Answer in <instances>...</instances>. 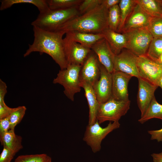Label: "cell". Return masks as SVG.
<instances>
[{
    "label": "cell",
    "mask_w": 162,
    "mask_h": 162,
    "mask_svg": "<svg viewBox=\"0 0 162 162\" xmlns=\"http://www.w3.org/2000/svg\"><path fill=\"white\" fill-rule=\"evenodd\" d=\"M34 40L32 44L24 54L26 57L34 52L40 54L46 53L50 56L60 67V69L66 68L68 65L64 51V34L60 31H50L33 26Z\"/></svg>",
    "instance_id": "6da1fadb"
},
{
    "label": "cell",
    "mask_w": 162,
    "mask_h": 162,
    "mask_svg": "<svg viewBox=\"0 0 162 162\" xmlns=\"http://www.w3.org/2000/svg\"><path fill=\"white\" fill-rule=\"evenodd\" d=\"M108 10L102 4L93 10L68 21L56 31L64 34L71 32L102 33L109 28Z\"/></svg>",
    "instance_id": "7a4b0ae2"
},
{
    "label": "cell",
    "mask_w": 162,
    "mask_h": 162,
    "mask_svg": "<svg viewBox=\"0 0 162 162\" xmlns=\"http://www.w3.org/2000/svg\"><path fill=\"white\" fill-rule=\"evenodd\" d=\"M78 8L54 10L49 9L39 13L31 25L45 30L55 31L68 21L80 15Z\"/></svg>",
    "instance_id": "3957f363"
},
{
    "label": "cell",
    "mask_w": 162,
    "mask_h": 162,
    "mask_svg": "<svg viewBox=\"0 0 162 162\" xmlns=\"http://www.w3.org/2000/svg\"><path fill=\"white\" fill-rule=\"evenodd\" d=\"M81 67L74 64H69L66 68L59 70L53 81V83L58 84L63 87L64 94L72 101L74 100L75 94L81 89L80 74Z\"/></svg>",
    "instance_id": "277c9868"
},
{
    "label": "cell",
    "mask_w": 162,
    "mask_h": 162,
    "mask_svg": "<svg viewBox=\"0 0 162 162\" xmlns=\"http://www.w3.org/2000/svg\"><path fill=\"white\" fill-rule=\"evenodd\" d=\"M130 101L118 100L112 97L106 102L99 104L97 120L100 124L106 121L118 122L127 113Z\"/></svg>",
    "instance_id": "5b68a950"
},
{
    "label": "cell",
    "mask_w": 162,
    "mask_h": 162,
    "mask_svg": "<svg viewBox=\"0 0 162 162\" xmlns=\"http://www.w3.org/2000/svg\"><path fill=\"white\" fill-rule=\"evenodd\" d=\"M97 120L93 124L86 127L83 140L89 146L92 151L96 153L100 151L101 142L110 133L119 128L118 122H110L107 126L102 128Z\"/></svg>",
    "instance_id": "8992f818"
},
{
    "label": "cell",
    "mask_w": 162,
    "mask_h": 162,
    "mask_svg": "<svg viewBox=\"0 0 162 162\" xmlns=\"http://www.w3.org/2000/svg\"><path fill=\"white\" fill-rule=\"evenodd\" d=\"M124 33L128 37L126 49L137 56L146 55L154 38L147 28L132 29Z\"/></svg>",
    "instance_id": "52a82bcc"
},
{
    "label": "cell",
    "mask_w": 162,
    "mask_h": 162,
    "mask_svg": "<svg viewBox=\"0 0 162 162\" xmlns=\"http://www.w3.org/2000/svg\"><path fill=\"white\" fill-rule=\"evenodd\" d=\"M137 65L139 77L158 86L159 81L162 77V64L144 55L138 56Z\"/></svg>",
    "instance_id": "ba28073f"
},
{
    "label": "cell",
    "mask_w": 162,
    "mask_h": 162,
    "mask_svg": "<svg viewBox=\"0 0 162 162\" xmlns=\"http://www.w3.org/2000/svg\"><path fill=\"white\" fill-rule=\"evenodd\" d=\"M63 39L65 52L68 64H74L82 66L91 52V49L66 36Z\"/></svg>",
    "instance_id": "9c48e42d"
},
{
    "label": "cell",
    "mask_w": 162,
    "mask_h": 162,
    "mask_svg": "<svg viewBox=\"0 0 162 162\" xmlns=\"http://www.w3.org/2000/svg\"><path fill=\"white\" fill-rule=\"evenodd\" d=\"M138 57L130 50L124 49L116 55L114 71L123 72L138 78L139 77L137 65Z\"/></svg>",
    "instance_id": "30bf717a"
},
{
    "label": "cell",
    "mask_w": 162,
    "mask_h": 162,
    "mask_svg": "<svg viewBox=\"0 0 162 162\" xmlns=\"http://www.w3.org/2000/svg\"><path fill=\"white\" fill-rule=\"evenodd\" d=\"M100 64L97 55L92 50L82 66L80 74V83H86L93 86L100 77Z\"/></svg>",
    "instance_id": "8fae6325"
},
{
    "label": "cell",
    "mask_w": 162,
    "mask_h": 162,
    "mask_svg": "<svg viewBox=\"0 0 162 162\" xmlns=\"http://www.w3.org/2000/svg\"><path fill=\"white\" fill-rule=\"evenodd\" d=\"M100 78L92 86L99 104L106 102L111 98L112 87V74L100 63Z\"/></svg>",
    "instance_id": "7c38bea8"
},
{
    "label": "cell",
    "mask_w": 162,
    "mask_h": 162,
    "mask_svg": "<svg viewBox=\"0 0 162 162\" xmlns=\"http://www.w3.org/2000/svg\"><path fill=\"white\" fill-rule=\"evenodd\" d=\"M138 79V88L137 101L142 117L149 107L154 96V92L158 86L140 77Z\"/></svg>",
    "instance_id": "4fadbf2b"
},
{
    "label": "cell",
    "mask_w": 162,
    "mask_h": 162,
    "mask_svg": "<svg viewBox=\"0 0 162 162\" xmlns=\"http://www.w3.org/2000/svg\"><path fill=\"white\" fill-rule=\"evenodd\" d=\"M91 49L97 55L100 63L108 72L112 73L116 55L107 41L104 38L99 40L92 45Z\"/></svg>",
    "instance_id": "5bb4252c"
},
{
    "label": "cell",
    "mask_w": 162,
    "mask_h": 162,
    "mask_svg": "<svg viewBox=\"0 0 162 162\" xmlns=\"http://www.w3.org/2000/svg\"><path fill=\"white\" fill-rule=\"evenodd\" d=\"M112 74V97L118 100H129L128 86L129 82L132 76L128 74L119 71H114Z\"/></svg>",
    "instance_id": "9a60e30c"
},
{
    "label": "cell",
    "mask_w": 162,
    "mask_h": 162,
    "mask_svg": "<svg viewBox=\"0 0 162 162\" xmlns=\"http://www.w3.org/2000/svg\"><path fill=\"white\" fill-rule=\"evenodd\" d=\"M152 18L136 3L126 20L121 33L132 29L147 27Z\"/></svg>",
    "instance_id": "2e32d148"
},
{
    "label": "cell",
    "mask_w": 162,
    "mask_h": 162,
    "mask_svg": "<svg viewBox=\"0 0 162 162\" xmlns=\"http://www.w3.org/2000/svg\"><path fill=\"white\" fill-rule=\"evenodd\" d=\"M102 33L115 55H118L123 49L126 48L128 37L126 33H118L108 28Z\"/></svg>",
    "instance_id": "e0dca14e"
},
{
    "label": "cell",
    "mask_w": 162,
    "mask_h": 162,
    "mask_svg": "<svg viewBox=\"0 0 162 162\" xmlns=\"http://www.w3.org/2000/svg\"><path fill=\"white\" fill-rule=\"evenodd\" d=\"M80 85L85 91L89 109L88 124H94L97 121L99 104L97 99L92 86L86 83H81Z\"/></svg>",
    "instance_id": "ac0fdd59"
},
{
    "label": "cell",
    "mask_w": 162,
    "mask_h": 162,
    "mask_svg": "<svg viewBox=\"0 0 162 162\" xmlns=\"http://www.w3.org/2000/svg\"><path fill=\"white\" fill-rule=\"evenodd\" d=\"M65 34V36L69 39L90 49L95 43L104 38V36L102 33L93 34L71 32Z\"/></svg>",
    "instance_id": "d6986e66"
},
{
    "label": "cell",
    "mask_w": 162,
    "mask_h": 162,
    "mask_svg": "<svg viewBox=\"0 0 162 162\" xmlns=\"http://www.w3.org/2000/svg\"><path fill=\"white\" fill-rule=\"evenodd\" d=\"M0 141L3 146L16 154L23 148L21 136L16 134L14 130L10 129L6 133L0 134Z\"/></svg>",
    "instance_id": "ffe728a7"
},
{
    "label": "cell",
    "mask_w": 162,
    "mask_h": 162,
    "mask_svg": "<svg viewBox=\"0 0 162 162\" xmlns=\"http://www.w3.org/2000/svg\"><path fill=\"white\" fill-rule=\"evenodd\" d=\"M136 3L153 17H162L161 0H135Z\"/></svg>",
    "instance_id": "44dd1931"
},
{
    "label": "cell",
    "mask_w": 162,
    "mask_h": 162,
    "mask_svg": "<svg viewBox=\"0 0 162 162\" xmlns=\"http://www.w3.org/2000/svg\"><path fill=\"white\" fill-rule=\"evenodd\" d=\"M0 2L1 10L9 8L14 4L22 3L34 5L38 8L40 13L44 12L49 9L46 0H2Z\"/></svg>",
    "instance_id": "7402d4cb"
},
{
    "label": "cell",
    "mask_w": 162,
    "mask_h": 162,
    "mask_svg": "<svg viewBox=\"0 0 162 162\" xmlns=\"http://www.w3.org/2000/svg\"><path fill=\"white\" fill-rule=\"evenodd\" d=\"M153 118L162 120V105L157 101L154 96L146 112L138 121L141 124H143Z\"/></svg>",
    "instance_id": "603a6c76"
},
{
    "label": "cell",
    "mask_w": 162,
    "mask_h": 162,
    "mask_svg": "<svg viewBox=\"0 0 162 162\" xmlns=\"http://www.w3.org/2000/svg\"><path fill=\"white\" fill-rule=\"evenodd\" d=\"M136 4L135 0H120L118 5L120 11L121 19L117 32L121 33L126 20Z\"/></svg>",
    "instance_id": "cb8c5ba5"
},
{
    "label": "cell",
    "mask_w": 162,
    "mask_h": 162,
    "mask_svg": "<svg viewBox=\"0 0 162 162\" xmlns=\"http://www.w3.org/2000/svg\"><path fill=\"white\" fill-rule=\"evenodd\" d=\"M83 0H48L47 3L50 9H64L79 7Z\"/></svg>",
    "instance_id": "d4e9b609"
},
{
    "label": "cell",
    "mask_w": 162,
    "mask_h": 162,
    "mask_svg": "<svg viewBox=\"0 0 162 162\" xmlns=\"http://www.w3.org/2000/svg\"><path fill=\"white\" fill-rule=\"evenodd\" d=\"M120 11L118 4L108 10L107 20L110 29L117 32L120 25Z\"/></svg>",
    "instance_id": "484cf974"
},
{
    "label": "cell",
    "mask_w": 162,
    "mask_h": 162,
    "mask_svg": "<svg viewBox=\"0 0 162 162\" xmlns=\"http://www.w3.org/2000/svg\"><path fill=\"white\" fill-rule=\"evenodd\" d=\"M162 54V38H154L149 47L146 55L156 62Z\"/></svg>",
    "instance_id": "4316f807"
},
{
    "label": "cell",
    "mask_w": 162,
    "mask_h": 162,
    "mask_svg": "<svg viewBox=\"0 0 162 162\" xmlns=\"http://www.w3.org/2000/svg\"><path fill=\"white\" fill-rule=\"evenodd\" d=\"M147 28L154 38H162V17H153Z\"/></svg>",
    "instance_id": "83f0119b"
},
{
    "label": "cell",
    "mask_w": 162,
    "mask_h": 162,
    "mask_svg": "<svg viewBox=\"0 0 162 162\" xmlns=\"http://www.w3.org/2000/svg\"><path fill=\"white\" fill-rule=\"evenodd\" d=\"M26 110L25 106L16 107L15 110L8 117L10 122V129L14 130L16 126L19 124L23 118Z\"/></svg>",
    "instance_id": "f1b7e54d"
},
{
    "label": "cell",
    "mask_w": 162,
    "mask_h": 162,
    "mask_svg": "<svg viewBox=\"0 0 162 162\" xmlns=\"http://www.w3.org/2000/svg\"><path fill=\"white\" fill-rule=\"evenodd\" d=\"M102 0H83L78 9L80 15L88 12L101 4Z\"/></svg>",
    "instance_id": "f546056e"
},
{
    "label": "cell",
    "mask_w": 162,
    "mask_h": 162,
    "mask_svg": "<svg viewBox=\"0 0 162 162\" xmlns=\"http://www.w3.org/2000/svg\"><path fill=\"white\" fill-rule=\"evenodd\" d=\"M48 156L45 154L20 155L14 162H44Z\"/></svg>",
    "instance_id": "4dcf8cb0"
},
{
    "label": "cell",
    "mask_w": 162,
    "mask_h": 162,
    "mask_svg": "<svg viewBox=\"0 0 162 162\" xmlns=\"http://www.w3.org/2000/svg\"><path fill=\"white\" fill-rule=\"evenodd\" d=\"M16 154L6 147L3 146L0 155V162H10Z\"/></svg>",
    "instance_id": "1f68e13d"
},
{
    "label": "cell",
    "mask_w": 162,
    "mask_h": 162,
    "mask_svg": "<svg viewBox=\"0 0 162 162\" xmlns=\"http://www.w3.org/2000/svg\"><path fill=\"white\" fill-rule=\"evenodd\" d=\"M15 109L16 108H10L6 104L0 105V119L9 117Z\"/></svg>",
    "instance_id": "d6a6232c"
},
{
    "label": "cell",
    "mask_w": 162,
    "mask_h": 162,
    "mask_svg": "<svg viewBox=\"0 0 162 162\" xmlns=\"http://www.w3.org/2000/svg\"><path fill=\"white\" fill-rule=\"evenodd\" d=\"M10 129V122L8 117L0 119V134L6 133Z\"/></svg>",
    "instance_id": "836d02e7"
},
{
    "label": "cell",
    "mask_w": 162,
    "mask_h": 162,
    "mask_svg": "<svg viewBox=\"0 0 162 162\" xmlns=\"http://www.w3.org/2000/svg\"><path fill=\"white\" fill-rule=\"evenodd\" d=\"M7 92V86L6 83L0 79V105L5 104L4 97Z\"/></svg>",
    "instance_id": "e575fe53"
},
{
    "label": "cell",
    "mask_w": 162,
    "mask_h": 162,
    "mask_svg": "<svg viewBox=\"0 0 162 162\" xmlns=\"http://www.w3.org/2000/svg\"><path fill=\"white\" fill-rule=\"evenodd\" d=\"M148 133L151 136V140H156L158 142H162V128L158 130H148Z\"/></svg>",
    "instance_id": "d590c367"
},
{
    "label": "cell",
    "mask_w": 162,
    "mask_h": 162,
    "mask_svg": "<svg viewBox=\"0 0 162 162\" xmlns=\"http://www.w3.org/2000/svg\"><path fill=\"white\" fill-rule=\"evenodd\" d=\"M121 0H102L101 4L107 9L118 5Z\"/></svg>",
    "instance_id": "8d00e7d4"
},
{
    "label": "cell",
    "mask_w": 162,
    "mask_h": 162,
    "mask_svg": "<svg viewBox=\"0 0 162 162\" xmlns=\"http://www.w3.org/2000/svg\"><path fill=\"white\" fill-rule=\"evenodd\" d=\"M153 162H162V152L159 153H154L151 154Z\"/></svg>",
    "instance_id": "74e56055"
},
{
    "label": "cell",
    "mask_w": 162,
    "mask_h": 162,
    "mask_svg": "<svg viewBox=\"0 0 162 162\" xmlns=\"http://www.w3.org/2000/svg\"><path fill=\"white\" fill-rule=\"evenodd\" d=\"M156 62L162 64V54L160 56Z\"/></svg>",
    "instance_id": "f35d334b"
},
{
    "label": "cell",
    "mask_w": 162,
    "mask_h": 162,
    "mask_svg": "<svg viewBox=\"0 0 162 162\" xmlns=\"http://www.w3.org/2000/svg\"><path fill=\"white\" fill-rule=\"evenodd\" d=\"M158 86L160 87L162 89V77L160 78L159 81Z\"/></svg>",
    "instance_id": "ab89813d"
},
{
    "label": "cell",
    "mask_w": 162,
    "mask_h": 162,
    "mask_svg": "<svg viewBox=\"0 0 162 162\" xmlns=\"http://www.w3.org/2000/svg\"><path fill=\"white\" fill-rule=\"evenodd\" d=\"M44 162H51V158L49 156H48L47 158Z\"/></svg>",
    "instance_id": "60d3db41"
},
{
    "label": "cell",
    "mask_w": 162,
    "mask_h": 162,
    "mask_svg": "<svg viewBox=\"0 0 162 162\" xmlns=\"http://www.w3.org/2000/svg\"><path fill=\"white\" fill-rule=\"evenodd\" d=\"M161 4H162V0H161Z\"/></svg>",
    "instance_id": "b9f144b4"
}]
</instances>
